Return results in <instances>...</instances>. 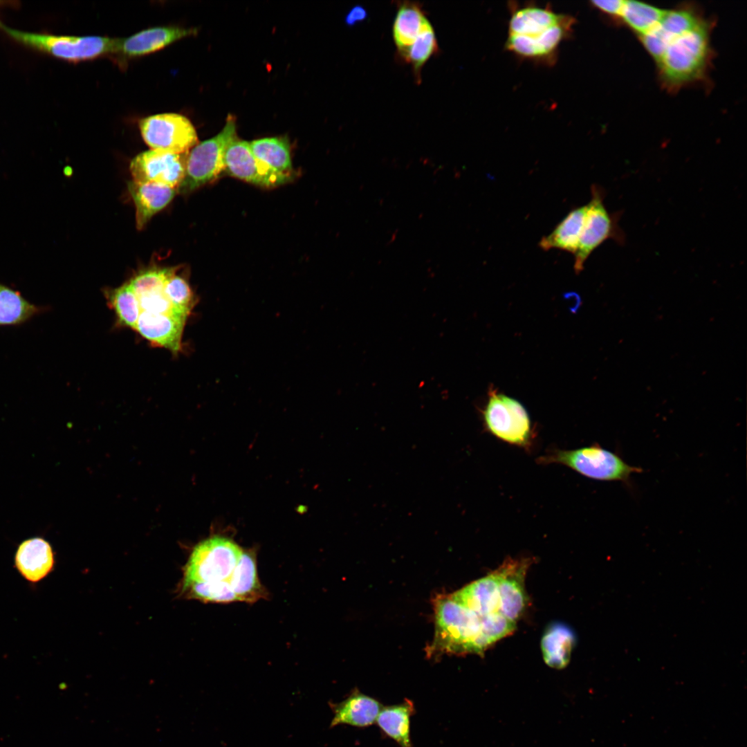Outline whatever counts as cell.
<instances>
[{
	"label": "cell",
	"instance_id": "36",
	"mask_svg": "<svg viewBox=\"0 0 747 747\" xmlns=\"http://www.w3.org/2000/svg\"><path fill=\"white\" fill-rule=\"evenodd\" d=\"M367 12L363 6L360 5L354 6L346 15L345 23L348 26H353L364 21L367 18Z\"/></svg>",
	"mask_w": 747,
	"mask_h": 747
},
{
	"label": "cell",
	"instance_id": "31",
	"mask_svg": "<svg viewBox=\"0 0 747 747\" xmlns=\"http://www.w3.org/2000/svg\"><path fill=\"white\" fill-rule=\"evenodd\" d=\"M665 12L642 2L624 1L620 16L642 36L658 24Z\"/></svg>",
	"mask_w": 747,
	"mask_h": 747
},
{
	"label": "cell",
	"instance_id": "22",
	"mask_svg": "<svg viewBox=\"0 0 747 747\" xmlns=\"http://www.w3.org/2000/svg\"><path fill=\"white\" fill-rule=\"evenodd\" d=\"M585 213L586 205L571 210L548 234L540 239L539 247L546 251L555 249L574 255L578 246Z\"/></svg>",
	"mask_w": 747,
	"mask_h": 747
},
{
	"label": "cell",
	"instance_id": "10",
	"mask_svg": "<svg viewBox=\"0 0 747 747\" xmlns=\"http://www.w3.org/2000/svg\"><path fill=\"white\" fill-rule=\"evenodd\" d=\"M145 143L151 148L171 152H189L198 142L194 127L181 114L164 113L147 116L139 121Z\"/></svg>",
	"mask_w": 747,
	"mask_h": 747
},
{
	"label": "cell",
	"instance_id": "25",
	"mask_svg": "<svg viewBox=\"0 0 747 747\" xmlns=\"http://www.w3.org/2000/svg\"><path fill=\"white\" fill-rule=\"evenodd\" d=\"M575 641V635L569 627L560 623L550 626L541 642L546 664L554 669L564 668L569 663Z\"/></svg>",
	"mask_w": 747,
	"mask_h": 747
},
{
	"label": "cell",
	"instance_id": "27",
	"mask_svg": "<svg viewBox=\"0 0 747 747\" xmlns=\"http://www.w3.org/2000/svg\"><path fill=\"white\" fill-rule=\"evenodd\" d=\"M45 311V306L30 303L17 290L0 283V326L22 324Z\"/></svg>",
	"mask_w": 747,
	"mask_h": 747
},
{
	"label": "cell",
	"instance_id": "18",
	"mask_svg": "<svg viewBox=\"0 0 747 747\" xmlns=\"http://www.w3.org/2000/svg\"><path fill=\"white\" fill-rule=\"evenodd\" d=\"M333 712L331 728L345 724L363 728L376 723L382 705L376 699L354 690L343 701L330 703Z\"/></svg>",
	"mask_w": 747,
	"mask_h": 747
},
{
	"label": "cell",
	"instance_id": "23",
	"mask_svg": "<svg viewBox=\"0 0 747 747\" xmlns=\"http://www.w3.org/2000/svg\"><path fill=\"white\" fill-rule=\"evenodd\" d=\"M428 22L419 3L403 1L398 5L392 33L394 44L401 57Z\"/></svg>",
	"mask_w": 747,
	"mask_h": 747
},
{
	"label": "cell",
	"instance_id": "30",
	"mask_svg": "<svg viewBox=\"0 0 747 747\" xmlns=\"http://www.w3.org/2000/svg\"><path fill=\"white\" fill-rule=\"evenodd\" d=\"M439 50L435 32L429 21L402 58L412 67L416 82H421V72L426 62Z\"/></svg>",
	"mask_w": 747,
	"mask_h": 747
},
{
	"label": "cell",
	"instance_id": "29",
	"mask_svg": "<svg viewBox=\"0 0 747 747\" xmlns=\"http://www.w3.org/2000/svg\"><path fill=\"white\" fill-rule=\"evenodd\" d=\"M107 297L111 308L115 311L118 321L124 326L135 329L141 310L136 295L129 283L109 290Z\"/></svg>",
	"mask_w": 747,
	"mask_h": 747
},
{
	"label": "cell",
	"instance_id": "20",
	"mask_svg": "<svg viewBox=\"0 0 747 747\" xmlns=\"http://www.w3.org/2000/svg\"><path fill=\"white\" fill-rule=\"evenodd\" d=\"M128 190L136 206V227L142 229L151 217L164 209L174 199L177 190L154 183L127 184Z\"/></svg>",
	"mask_w": 747,
	"mask_h": 747
},
{
	"label": "cell",
	"instance_id": "14",
	"mask_svg": "<svg viewBox=\"0 0 747 747\" xmlns=\"http://www.w3.org/2000/svg\"><path fill=\"white\" fill-rule=\"evenodd\" d=\"M187 320L172 314L141 311L134 330L151 344L176 354L182 349Z\"/></svg>",
	"mask_w": 747,
	"mask_h": 747
},
{
	"label": "cell",
	"instance_id": "13",
	"mask_svg": "<svg viewBox=\"0 0 747 747\" xmlns=\"http://www.w3.org/2000/svg\"><path fill=\"white\" fill-rule=\"evenodd\" d=\"M529 560L509 558L495 571L498 580L499 612L515 622L527 605L524 580Z\"/></svg>",
	"mask_w": 747,
	"mask_h": 747
},
{
	"label": "cell",
	"instance_id": "16",
	"mask_svg": "<svg viewBox=\"0 0 747 747\" xmlns=\"http://www.w3.org/2000/svg\"><path fill=\"white\" fill-rule=\"evenodd\" d=\"M194 33V29L178 26L147 28L126 38H116L114 53L128 57L146 55Z\"/></svg>",
	"mask_w": 747,
	"mask_h": 747
},
{
	"label": "cell",
	"instance_id": "6",
	"mask_svg": "<svg viewBox=\"0 0 747 747\" xmlns=\"http://www.w3.org/2000/svg\"><path fill=\"white\" fill-rule=\"evenodd\" d=\"M540 463H559L596 480L629 483L633 473L642 469L627 464L617 454L598 445L571 450H556L537 459Z\"/></svg>",
	"mask_w": 747,
	"mask_h": 747
},
{
	"label": "cell",
	"instance_id": "1",
	"mask_svg": "<svg viewBox=\"0 0 747 747\" xmlns=\"http://www.w3.org/2000/svg\"><path fill=\"white\" fill-rule=\"evenodd\" d=\"M510 7L506 49L522 59L553 64L560 44L573 32L575 17L556 12L548 5Z\"/></svg>",
	"mask_w": 747,
	"mask_h": 747
},
{
	"label": "cell",
	"instance_id": "34",
	"mask_svg": "<svg viewBox=\"0 0 747 747\" xmlns=\"http://www.w3.org/2000/svg\"><path fill=\"white\" fill-rule=\"evenodd\" d=\"M515 628V622L508 620L499 612L490 614L481 618V633L488 646L511 634Z\"/></svg>",
	"mask_w": 747,
	"mask_h": 747
},
{
	"label": "cell",
	"instance_id": "9",
	"mask_svg": "<svg viewBox=\"0 0 747 747\" xmlns=\"http://www.w3.org/2000/svg\"><path fill=\"white\" fill-rule=\"evenodd\" d=\"M482 413L487 430L498 439L519 446L529 443L530 417L518 400L491 388Z\"/></svg>",
	"mask_w": 747,
	"mask_h": 747
},
{
	"label": "cell",
	"instance_id": "19",
	"mask_svg": "<svg viewBox=\"0 0 747 747\" xmlns=\"http://www.w3.org/2000/svg\"><path fill=\"white\" fill-rule=\"evenodd\" d=\"M700 21L688 10L666 11L658 24L641 36L647 51L657 61L669 42L678 35L694 28Z\"/></svg>",
	"mask_w": 747,
	"mask_h": 747
},
{
	"label": "cell",
	"instance_id": "4",
	"mask_svg": "<svg viewBox=\"0 0 747 747\" xmlns=\"http://www.w3.org/2000/svg\"><path fill=\"white\" fill-rule=\"evenodd\" d=\"M0 27L16 42L69 62L87 60L107 53H114L116 46V38L29 33L12 29L1 24Z\"/></svg>",
	"mask_w": 747,
	"mask_h": 747
},
{
	"label": "cell",
	"instance_id": "5",
	"mask_svg": "<svg viewBox=\"0 0 747 747\" xmlns=\"http://www.w3.org/2000/svg\"><path fill=\"white\" fill-rule=\"evenodd\" d=\"M243 552L236 543L223 537L214 536L200 542L185 566L182 589L228 579Z\"/></svg>",
	"mask_w": 747,
	"mask_h": 747
},
{
	"label": "cell",
	"instance_id": "26",
	"mask_svg": "<svg viewBox=\"0 0 747 747\" xmlns=\"http://www.w3.org/2000/svg\"><path fill=\"white\" fill-rule=\"evenodd\" d=\"M237 601L254 602L265 596L257 571L256 562L252 553L243 552L242 556L228 578Z\"/></svg>",
	"mask_w": 747,
	"mask_h": 747
},
{
	"label": "cell",
	"instance_id": "35",
	"mask_svg": "<svg viewBox=\"0 0 747 747\" xmlns=\"http://www.w3.org/2000/svg\"><path fill=\"white\" fill-rule=\"evenodd\" d=\"M624 1L596 0L591 1L593 7L609 15L620 17Z\"/></svg>",
	"mask_w": 747,
	"mask_h": 747
},
{
	"label": "cell",
	"instance_id": "7",
	"mask_svg": "<svg viewBox=\"0 0 747 747\" xmlns=\"http://www.w3.org/2000/svg\"><path fill=\"white\" fill-rule=\"evenodd\" d=\"M236 120L228 115L223 129L215 136L196 144L188 152L185 177L177 188L191 192L214 181L224 171L223 156L229 143L237 138Z\"/></svg>",
	"mask_w": 747,
	"mask_h": 747
},
{
	"label": "cell",
	"instance_id": "11",
	"mask_svg": "<svg viewBox=\"0 0 747 747\" xmlns=\"http://www.w3.org/2000/svg\"><path fill=\"white\" fill-rule=\"evenodd\" d=\"M187 154L157 149L142 152L130 163L132 181L158 183L177 190L185 177Z\"/></svg>",
	"mask_w": 747,
	"mask_h": 747
},
{
	"label": "cell",
	"instance_id": "24",
	"mask_svg": "<svg viewBox=\"0 0 747 747\" xmlns=\"http://www.w3.org/2000/svg\"><path fill=\"white\" fill-rule=\"evenodd\" d=\"M414 712V703L406 699L398 704L382 706L376 722L382 732L400 747H412L410 717Z\"/></svg>",
	"mask_w": 747,
	"mask_h": 747
},
{
	"label": "cell",
	"instance_id": "15",
	"mask_svg": "<svg viewBox=\"0 0 747 747\" xmlns=\"http://www.w3.org/2000/svg\"><path fill=\"white\" fill-rule=\"evenodd\" d=\"M169 277L167 270L151 268L140 271L129 284L136 295L141 311L172 314L187 319L169 302L164 293V285Z\"/></svg>",
	"mask_w": 747,
	"mask_h": 747
},
{
	"label": "cell",
	"instance_id": "2",
	"mask_svg": "<svg viewBox=\"0 0 747 747\" xmlns=\"http://www.w3.org/2000/svg\"><path fill=\"white\" fill-rule=\"evenodd\" d=\"M435 634L432 653H482L489 647L481 633V618L450 594L435 602Z\"/></svg>",
	"mask_w": 747,
	"mask_h": 747
},
{
	"label": "cell",
	"instance_id": "32",
	"mask_svg": "<svg viewBox=\"0 0 747 747\" xmlns=\"http://www.w3.org/2000/svg\"><path fill=\"white\" fill-rule=\"evenodd\" d=\"M176 270L167 279L164 293L174 308L189 317L196 304V298L187 280L176 275Z\"/></svg>",
	"mask_w": 747,
	"mask_h": 747
},
{
	"label": "cell",
	"instance_id": "3",
	"mask_svg": "<svg viewBox=\"0 0 747 747\" xmlns=\"http://www.w3.org/2000/svg\"><path fill=\"white\" fill-rule=\"evenodd\" d=\"M708 54V28L700 21L672 39L657 62L665 80L679 85L702 73Z\"/></svg>",
	"mask_w": 747,
	"mask_h": 747
},
{
	"label": "cell",
	"instance_id": "17",
	"mask_svg": "<svg viewBox=\"0 0 747 747\" xmlns=\"http://www.w3.org/2000/svg\"><path fill=\"white\" fill-rule=\"evenodd\" d=\"M15 562L20 574L30 582H37L52 571L55 560L49 542L35 537L23 541L18 546Z\"/></svg>",
	"mask_w": 747,
	"mask_h": 747
},
{
	"label": "cell",
	"instance_id": "28",
	"mask_svg": "<svg viewBox=\"0 0 747 747\" xmlns=\"http://www.w3.org/2000/svg\"><path fill=\"white\" fill-rule=\"evenodd\" d=\"M249 145L254 156L268 168L278 173L293 174L287 138H263L254 140Z\"/></svg>",
	"mask_w": 747,
	"mask_h": 747
},
{
	"label": "cell",
	"instance_id": "8",
	"mask_svg": "<svg viewBox=\"0 0 747 747\" xmlns=\"http://www.w3.org/2000/svg\"><path fill=\"white\" fill-rule=\"evenodd\" d=\"M591 197L586 204L584 224L574 254V270L580 273L591 253L604 241L612 239L623 243L625 237L618 225L619 215L610 214L604 204L605 193L600 187L593 185Z\"/></svg>",
	"mask_w": 747,
	"mask_h": 747
},
{
	"label": "cell",
	"instance_id": "12",
	"mask_svg": "<svg viewBox=\"0 0 747 747\" xmlns=\"http://www.w3.org/2000/svg\"><path fill=\"white\" fill-rule=\"evenodd\" d=\"M224 171L231 176L264 187L284 185L294 174L276 172L258 160L252 153L249 142L234 138L225 149L223 156Z\"/></svg>",
	"mask_w": 747,
	"mask_h": 747
},
{
	"label": "cell",
	"instance_id": "21",
	"mask_svg": "<svg viewBox=\"0 0 747 747\" xmlns=\"http://www.w3.org/2000/svg\"><path fill=\"white\" fill-rule=\"evenodd\" d=\"M450 596L481 617L499 612V594L495 571L450 593Z\"/></svg>",
	"mask_w": 747,
	"mask_h": 747
},
{
	"label": "cell",
	"instance_id": "33",
	"mask_svg": "<svg viewBox=\"0 0 747 747\" xmlns=\"http://www.w3.org/2000/svg\"><path fill=\"white\" fill-rule=\"evenodd\" d=\"M188 597L203 602L228 603L237 601V598L228 579L196 584L182 589Z\"/></svg>",
	"mask_w": 747,
	"mask_h": 747
}]
</instances>
